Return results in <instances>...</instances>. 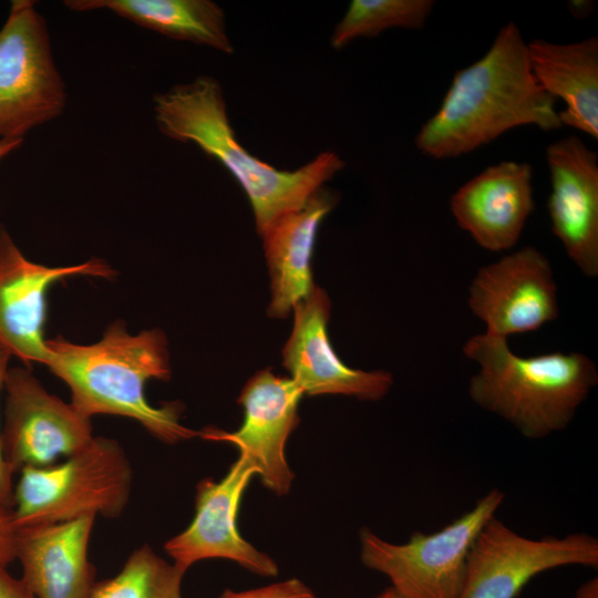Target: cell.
<instances>
[{
	"label": "cell",
	"mask_w": 598,
	"mask_h": 598,
	"mask_svg": "<svg viewBox=\"0 0 598 598\" xmlns=\"http://www.w3.org/2000/svg\"><path fill=\"white\" fill-rule=\"evenodd\" d=\"M555 99L536 82L527 43L514 22L504 25L488 51L458 70L436 111L420 128L415 145L444 159L470 153L522 125L563 127Z\"/></svg>",
	"instance_id": "6da1fadb"
},
{
	"label": "cell",
	"mask_w": 598,
	"mask_h": 598,
	"mask_svg": "<svg viewBox=\"0 0 598 598\" xmlns=\"http://www.w3.org/2000/svg\"><path fill=\"white\" fill-rule=\"evenodd\" d=\"M47 347L44 365L69 385L71 404L84 416L128 417L167 444L199 436V431L179 422L181 403L154 406L146 400L147 381L171 378L167 339L159 329L132 334L116 321L95 343L78 344L59 337L47 340Z\"/></svg>",
	"instance_id": "7a4b0ae2"
},
{
	"label": "cell",
	"mask_w": 598,
	"mask_h": 598,
	"mask_svg": "<svg viewBox=\"0 0 598 598\" xmlns=\"http://www.w3.org/2000/svg\"><path fill=\"white\" fill-rule=\"evenodd\" d=\"M153 110L164 135L196 144L234 176L249 199L260 236L279 217L301 208L344 167L330 151L295 171L277 169L248 153L230 125L220 84L208 75L155 94Z\"/></svg>",
	"instance_id": "3957f363"
},
{
	"label": "cell",
	"mask_w": 598,
	"mask_h": 598,
	"mask_svg": "<svg viewBox=\"0 0 598 598\" xmlns=\"http://www.w3.org/2000/svg\"><path fill=\"white\" fill-rule=\"evenodd\" d=\"M463 353L480 367L468 381L471 400L528 439L564 430L598 383L595 362L580 352L520 357L506 338L484 332Z\"/></svg>",
	"instance_id": "277c9868"
},
{
	"label": "cell",
	"mask_w": 598,
	"mask_h": 598,
	"mask_svg": "<svg viewBox=\"0 0 598 598\" xmlns=\"http://www.w3.org/2000/svg\"><path fill=\"white\" fill-rule=\"evenodd\" d=\"M132 480V466L121 444L94 436L61 464L20 471L14 524L19 528L96 515L118 517L128 503Z\"/></svg>",
	"instance_id": "5b68a950"
},
{
	"label": "cell",
	"mask_w": 598,
	"mask_h": 598,
	"mask_svg": "<svg viewBox=\"0 0 598 598\" xmlns=\"http://www.w3.org/2000/svg\"><path fill=\"white\" fill-rule=\"evenodd\" d=\"M504 498L502 491L493 488L440 530L415 532L405 544L385 542L362 528L361 561L385 575L400 598H460L470 549Z\"/></svg>",
	"instance_id": "8992f818"
},
{
	"label": "cell",
	"mask_w": 598,
	"mask_h": 598,
	"mask_svg": "<svg viewBox=\"0 0 598 598\" xmlns=\"http://www.w3.org/2000/svg\"><path fill=\"white\" fill-rule=\"evenodd\" d=\"M66 105L47 22L35 2L14 0L0 29V138H21Z\"/></svg>",
	"instance_id": "52a82bcc"
},
{
	"label": "cell",
	"mask_w": 598,
	"mask_h": 598,
	"mask_svg": "<svg viewBox=\"0 0 598 598\" xmlns=\"http://www.w3.org/2000/svg\"><path fill=\"white\" fill-rule=\"evenodd\" d=\"M598 566V539L586 533L527 538L496 516L476 536L460 598H515L538 574L564 566Z\"/></svg>",
	"instance_id": "ba28073f"
},
{
	"label": "cell",
	"mask_w": 598,
	"mask_h": 598,
	"mask_svg": "<svg viewBox=\"0 0 598 598\" xmlns=\"http://www.w3.org/2000/svg\"><path fill=\"white\" fill-rule=\"evenodd\" d=\"M1 447L6 462L17 473L43 467L61 456H71L94 439L91 419L71 403L50 394L28 368H9Z\"/></svg>",
	"instance_id": "9c48e42d"
},
{
	"label": "cell",
	"mask_w": 598,
	"mask_h": 598,
	"mask_svg": "<svg viewBox=\"0 0 598 598\" xmlns=\"http://www.w3.org/2000/svg\"><path fill=\"white\" fill-rule=\"evenodd\" d=\"M549 260L532 246L478 269L468 288V308L489 334L536 331L559 315Z\"/></svg>",
	"instance_id": "30bf717a"
},
{
	"label": "cell",
	"mask_w": 598,
	"mask_h": 598,
	"mask_svg": "<svg viewBox=\"0 0 598 598\" xmlns=\"http://www.w3.org/2000/svg\"><path fill=\"white\" fill-rule=\"evenodd\" d=\"M302 390L290 378L269 369L257 371L244 385L237 402L244 410L240 427L234 432L207 426L199 431L206 441L226 442L238 447L257 470L265 487L278 496L289 493L295 474L289 467L285 446L298 426Z\"/></svg>",
	"instance_id": "8fae6325"
},
{
	"label": "cell",
	"mask_w": 598,
	"mask_h": 598,
	"mask_svg": "<svg viewBox=\"0 0 598 598\" xmlns=\"http://www.w3.org/2000/svg\"><path fill=\"white\" fill-rule=\"evenodd\" d=\"M114 271L101 259L66 267H48L25 258L0 226V353L16 357L27 368L45 364L47 292L56 281L73 276L110 278Z\"/></svg>",
	"instance_id": "7c38bea8"
},
{
	"label": "cell",
	"mask_w": 598,
	"mask_h": 598,
	"mask_svg": "<svg viewBox=\"0 0 598 598\" xmlns=\"http://www.w3.org/2000/svg\"><path fill=\"white\" fill-rule=\"evenodd\" d=\"M254 474V465L239 455L219 482L198 483L192 523L164 545L173 564L186 571L199 560L220 558L261 577L277 576V563L244 539L237 527L240 499Z\"/></svg>",
	"instance_id": "4fadbf2b"
},
{
	"label": "cell",
	"mask_w": 598,
	"mask_h": 598,
	"mask_svg": "<svg viewBox=\"0 0 598 598\" xmlns=\"http://www.w3.org/2000/svg\"><path fill=\"white\" fill-rule=\"evenodd\" d=\"M330 308L327 292L317 285L295 306L292 330L282 349V365L289 378L309 396L341 394L381 400L391 390L393 375L384 370L353 369L339 358L328 334Z\"/></svg>",
	"instance_id": "5bb4252c"
},
{
	"label": "cell",
	"mask_w": 598,
	"mask_h": 598,
	"mask_svg": "<svg viewBox=\"0 0 598 598\" xmlns=\"http://www.w3.org/2000/svg\"><path fill=\"white\" fill-rule=\"evenodd\" d=\"M551 190L548 214L554 235L587 277L598 276V157L576 136L546 150Z\"/></svg>",
	"instance_id": "9a60e30c"
},
{
	"label": "cell",
	"mask_w": 598,
	"mask_h": 598,
	"mask_svg": "<svg viewBox=\"0 0 598 598\" xmlns=\"http://www.w3.org/2000/svg\"><path fill=\"white\" fill-rule=\"evenodd\" d=\"M532 181L528 163L491 165L452 195L451 213L478 246L491 251L508 250L518 241L535 208Z\"/></svg>",
	"instance_id": "2e32d148"
},
{
	"label": "cell",
	"mask_w": 598,
	"mask_h": 598,
	"mask_svg": "<svg viewBox=\"0 0 598 598\" xmlns=\"http://www.w3.org/2000/svg\"><path fill=\"white\" fill-rule=\"evenodd\" d=\"M93 516L19 527L16 559L20 577L37 598H86L95 581L87 548Z\"/></svg>",
	"instance_id": "e0dca14e"
},
{
	"label": "cell",
	"mask_w": 598,
	"mask_h": 598,
	"mask_svg": "<svg viewBox=\"0 0 598 598\" xmlns=\"http://www.w3.org/2000/svg\"><path fill=\"white\" fill-rule=\"evenodd\" d=\"M338 200L336 192L322 186L261 235L270 277L269 317L286 318L313 290L311 260L318 230Z\"/></svg>",
	"instance_id": "ac0fdd59"
},
{
	"label": "cell",
	"mask_w": 598,
	"mask_h": 598,
	"mask_svg": "<svg viewBox=\"0 0 598 598\" xmlns=\"http://www.w3.org/2000/svg\"><path fill=\"white\" fill-rule=\"evenodd\" d=\"M532 73L538 85L565 109L561 125L598 137V40L561 44L535 39L527 43Z\"/></svg>",
	"instance_id": "d6986e66"
},
{
	"label": "cell",
	"mask_w": 598,
	"mask_h": 598,
	"mask_svg": "<svg viewBox=\"0 0 598 598\" xmlns=\"http://www.w3.org/2000/svg\"><path fill=\"white\" fill-rule=\"evenodd\" d=\"M73 11L107 10L171 39L234 52L225 13L210 0H66Z\"/></svg>",
	"instance_id": "ffe728a7"
},
{
	"label": "cell",
	"mask_w": 598,
	"mask_h": 598,
	"mask_svg": "<svg viewBox=\"0 0 598 598\" xmlns=\"http://www.w3.org/2000/svg\"><path fill=\"white\" fill-rule=\"evenodd\" d=\"M185 573L145 544L133 550L118 574L96 582L86 598H183Z\"/></svg>",
	"instance_id": "44dd1931"
},
{
	"label": "cell",
	"mask_w": 598,
	"mask_h": 598,
	"mask_svg": "<svg viewBox=\"0 0 598 598\" xmlns=\"http://www.w3.org/2000/svg\"><path fill=\"white\" fill-rule=\"evenodd\" d=\"M433 7L432 0H352L332 32L331 47L339 50L390 28L421 29Z\"/></svg>",
	"instance_id": "7402d4cb"
},
{
	"label": "cell",
	"mask_w": 598,
	"mask_h": 598,
	"mask_svg": "<svg viewBox=\"0 0 598 598\" xmlns=\"http://www.w3.org/2000/svg\"><path fill=\"white\" fill-rule=\"evenodd\" d=\"M218 598H317L313 591L300 579L289 578L268 586L234 591L226 589Z\"/></svg>",
	"instance_id": "603a6c76"
},
{
	"label": "cell",
	"mask_w": 598,
	"mask_h": 598,
	"mask_svg": "<svg viewBox=\"0 0 598 598\" xmlns=\"http://www.w3.org/2000/svg\"><path fill=\"white\" fill-rule=\"evenodd\" d=\"M10 357L0 353V391L3 389L4 379L9 369ZM14 472L3 457L0 436V505L12 508L14 499L13 486Z\"/></svg>",
	"instance_id": "cb8c5ba5"
},
{
	"label": "cell",
	"mask_w": 598,
	"mask_h": 598,
	"mask_svg": "<svg viewBox=\"0 0 598 598\" xmlns=\"http://www.w3.org/2000/svg\"><path fill=\"white\" fill-rule=\"evenodd\" d=\"M17 529L12 508L0 505V567L16 560Z\"/></svg>",
	"instance_id": "d4e9b609"
},
{
	"label": "cell",
	"mask_w": 598,
	"mask_h": 598,
	"mask_svg": "<svg viewBox=\"0 0 598 598\" xmlns=\"http://www.w3.org/2000/svg\"><path fill=\"white\" fill-rule=\"evenodd\" d=\"M0 598H37L21 578L0 567Z\"/></svg>",
	"instance_id": "484cf974"
},
{
	"label": "cell",
	"mask_w": 598,
	"mask_h": 598,
	"mask_svg": "<svg viewBox=\"0 0 598 598\" xmlns=\"http://www.w3.org/2000/svg\"><path fill=\"white\" fill-rule=\"evenodd\" d=\"M574 598H598V578H591L580 585Z\"/></svg>",
	"instance_id": "4316f807"
},
{
	"label": "cell",
	"mask_w": 598,
	"mask_h": 598,
	"mask_svg": "<svg viewBox=\"0 0 598 598\" xmlns=\"http://www.w3.org/2000/svg\"><path fill=\"white\" fill-rule=\"evenodd\" d=\"M21 138H0V161L22 145Z\"/></svg>",
	"instance_id": "83f0119b"
},
{
	"label": "cell",
	"mask_w": 598,
	"mask_h": 598,
	"mask_svg": "<svg viewBox=\"0 0 598 598\" xmlns=\"http://www.w3.org/2000/svg\"><path fill=\"white\" fill-rule=\"evenodd\" d=\"M568 6H569V9H570V12L575 17L584 18L590 12V10L592 8V2H588V1H570Z\"/></svg>",
	"instance_id": "f1b7e54d"
},
{
	"label": "cell",
	"mask_w": 598,
	"mask_h": 598,
	"mask_svg": "<svg viewBox=\"0 0 598 598\" xmlns=\"http://www.w3.org/2000/svg\"><path fill=\"white\" fill-rule=\"evenodd\" d=\"M375 598H400V597L391 587H389L385 590H383L380 595H378Z\"/></svg>",
	"instance_id": "f546056e"
}]
</instances>
